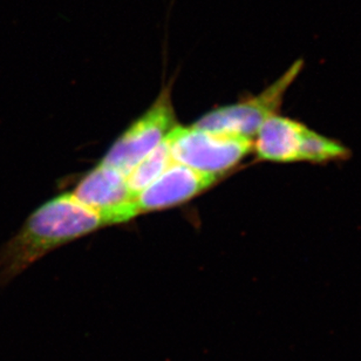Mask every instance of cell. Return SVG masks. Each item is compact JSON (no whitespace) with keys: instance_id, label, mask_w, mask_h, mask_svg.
I'll list each match as a JSON object with an SVG mask.
<instances>
[{"instance_id":"obj_1","label":"cell","mask_w":361,"mask_h":361,"mask_svg":"<svg viewBox=\"0 0 361 361\" xmlns=\"http://www.w3.org/2000/svg\"><path fill=\"white\" fill-rule=\"evenodd\" d=\"M104 226H108L104 217L72 194L49 200L35 209L19 231L0 247V286L53 250Z\"/></svg>"},{"instance_id":"obj_2","label":"cell","mask_w":361,"mask_h":361,"mask_svg":"<svg viewBox=\"0 0 361 361\" xmlns=\"http://www.w3.org/2000/svg\"><path fill=\"white\" fill-rule=\"evenodd\" d=\"M173 160L202 174L221 178L252 152L251 140L176 126L168 135Z\"/></svg>"},{"instance_id":"obj_3","label":"cell","mask_w":361,"mask_h":361,"mask_svg":"<svg viewBox=\"0 0 361 361\" xmlns=\"http://www.w3.org/2000/svg\"><path fill=\"white\" fill-rule=\"evenodd\" d=\"M300 70V63H295L283 77L256 97L215 108L198 118L192 127L254 141L262 125L272 115L279 114L285 93Z\"/></svg>"},{"instance_id":"obj_4","label":"cell","mask_w":361,"mask_h":361,"mask_svg":"<svg viewBox=\"0 0 361 361\" xmlns=\"http://www.w3.org/2000/svg\"><path fill=\"white\" fill-rule=\"evenodd\" d=\"M176 126L171 82L161 90L149 109L133 122L113 143L101 164H107L127 176L143 157L167 139Z\"/></svg>"},{"instance_id":"obj_5","label":"cell","mask_w":361,"mask_h":361,"mask_svg":"<svg viewBox=\"0 0 361 361\" xmlns=\"http://www.w3.org/2000/svg\"><path fill=\"white\" fill-rule=\"evenodd\" d=\"M72 195L100 214L108 226L128 222L139 215L127 176L101 162L81 178Z\"/></svg>"},{"instance_id":"obj_6","label":"cell","mask_w":361,"mask_h":361,"mask_svg":"<svg viewBox=\"0 0 361 361\" xmlns=\"http://www.w3.org/2000/svg\"><path fill=\"white\" fill-rule=\"evenodd\" d=\"M219 180V178L212 175L202 174L183 164L173 162L153 183L136 195V210L140 215L173 208L190 201Z\"/></svg>"},{"instance_id":"obj_7","label":"cell","mask_w":361,"mask_h":361,"mask_svg":"<svg viewBox=\"0 0 361 361\" xmlns=\"http://www.w3.org/2000/svg\"><path fill=\"white\" fill-rule=\"evenodd\" d=\"M306 127L302 122L274 114L262 125L252 141L257 160L274 164L299 162Z\"/></svg>"},{"instance_id":"obj_8","label":"cell","mask_w":361,"mask_h":361,"mask_svg":"<svg viewBox=\"0 0 361 361\" xmlns=\"http://www.w3.org/2000/svg\"><path fill=\"white\" fill-rule=\"evenodd\" d=\"M173 162L174 160L171 157V145L167 137L152 153L143 157L127 175V182L133 194L136 196L145 188L153 183Z\"/></svg>"},{"instance_id":"obj_9","label":"cell","mask_w":361,"mask_h":361,"mask_svg":"<svg viewBox=\"0 0 361 361\" xmlns=\"http://www.w3.org/2000/svg\"><path fill=\"white\" fill-rule=\"evenodd\" d=\"M350 150L336 140L314 132L307 127L299 162L306 164H323L336 162V161L348 160Z\"/></svg>"}]
</instances>
